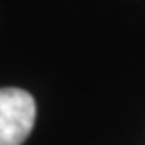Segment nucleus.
I'll return each instance as SVG.
<instances>
[{"label":"nucleus","mask_w":145,"mask_h":145,"mask_svg":"<svg viewBox=\"0 0 145 145\" xmlns=\"http://www.w3.org/2000/svg\"><path fill=\"white\" fill-rule=\"evenodd\" d=\"M36 102L30 92L4 87L0 91V145H21L34 128Z\"/></svg>","instance_id":"f257e3e1"}]
</instances>
